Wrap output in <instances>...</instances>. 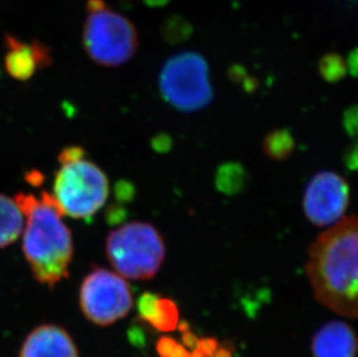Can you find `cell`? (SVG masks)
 <instances>
[{
	"label": "cell",
	"instance_id": "cell-1",
	"mask_svg": "<svg viewBox=\"0 0 358 357\" xmlns=\"http://www.w3.org/2000/svg\"><path fill=\"white\" fill-rule=\"evenodd\" d=\"M306 272L319 303L358 319V216L321 233L308 250Z\"/></svg>",
	"mask_w": 358,
	"mask_h": 357
},
{
	"label": "cell",
	"instance_id": "cell-2",
	"mask_svg": "<svg viewBox=\"0 0 358 357\" xmlns=\"http://www.w3.org/2000/svg\"><path fill=\"white\" fill-rule=\"evenodd\" d=\"M15 202L27 218L22 250L35 280L52 289L69 277L73 258L71 231L62 219L54 196L41 192V199L20 192Z\"/></svg>",
	"mask_w": 358,
	"mask_h": 357
},
{
	"label": "cell",
	"instance_id": "cell-3",
	"mask_svg": "<svg viewBox=\"0 0 358 357\" xmlns=\"http://www.w3.org/2000/svg\"><path fill=\"white\" fill-rule=\"evenodd\" d=\"M106 253L121 276L145 281L159 272L166 247L162 234L152 224L132 222L109 233Z\"/></svg>",
	"mask_w": 358,
	"mask_h": 357
},
{
	"label": "cell",
	"instance_id": "cell-4",
	"mask_svg": "<svg viewBox=\"0 0 358 357\" xmlns=\"http://www.w3.org/2000/svg\"><path fill=\"white\" fill-rule=\"evenodd\" d=\"M54 183L55 201L62 215L91 219L108 199V178L100 167L84 158L61 164Z\"/></svg>",
	"mask_w": 358,
	"mask_h": 357
},
{
	"label": "cell",
	"instance_id": "cell-5",
	"mask_svg": "<svg viewBox=\"0 0 358 357\" xmlns=\"http://www.w3.org/2000/svg\"><path fill=\"white\" fill-rule=\"evenodd\" d=\"M159 90L165 102L178 111L193 113L206 108L213 98L206 58L194 51L172 56L160 71Z\"/></svg>",
	"mask_w": 358,
	"mask_h": 357
},
{
	"label": "cell",
	"instance_id": "cell-6",
	"mask_svg": "<svg viewBox=\"0 0 358 357\" xmlns=\"http://www.w3.org/2000/svg\"><path fill=\"white\" fill-rule=\"evenodd\" d=\"M83 43L92 61L115 68L134 57L138 49V34L131 21L106 8L88 15Z\"/></svg>",
	"mask_w": 358,
	"mask_h": 357
},
{
	"label": "cell",
	"instance_id": "cell-7",
	"mask_svg": "<svg viewBox=\"0 0 358 357\" xmlns=\"http://www.w3.org/2000/svg\"><path fill=\"white\" fill-rule=\"evenodd\" d=\"M124 277L105 268H94L85 277L79 293L81 311L98 326H109L124 318L134 305Z\"/></svg>",
	"mask_w": 358,
	"mask_h": 357
},
{
	"label": "cell",
	"instance_id": "cell-8",
	"mask_svg": "<svg viewBox=\"0 0 358 357\" xmlns=\"http://www.w3.org/2000/svg\"><path fill=\"white\" fill-rule=\"evenodd\" d=\"M350 189L343 176L331 171L319 172L305 189L303 208L306 218L320 226L340 222L348 209Z\"/></svg>",
	"mask_w": 358,
	"mask_h": 357
},
{
	"label": "cell",
	"instance_id": "cell-9",
	"mask_svg": "<svg viewBox=\"0 0 358 357\" xmlns=\"http://www.w3.org/2000/svg\"><path fill=\"white\" fill-rule=\"evenodd\" d=\"M3 46L8 49L5 55V69L17 80H29L38 69L52 64L50 48L38 40L26 43L13 35L5 34Z\"/></svg>",
	"mask_w": 358,
	"mask_h": 357
},
{
	"label": "cell",
	"instance_id": "cell-10",
	"mask_svg": "<svg viewBox=\"0 0 358 357\" xmlns=\"http://www.w3.org/2000/svg\"><path fill=\"white\" fill-rule=\"evenodd\" d=\"M75 341L68 330L56 325H41L24 339L20 357H78Z\"/></svg>",
	"mask_w": 358,
	"mask_h": 357
},
{
	"label": "cell",
	"instance_id": "cell-11",
	"mask_svg": "<svg viewBox=\"0 0 358 357\" xmlns=\"http://www.w3.org/2000/svg\"><path fill=\"white\" fill-rule=\"evenodd\" d=\"M312 353L313 357H357V335L345 321H329L315 333Z\"/></svg>",
	"mask_w": 358,
	"mask_h": 357
},
{
	"label": "cell",
	"instance_id": "cell-12",
	"mask_svg": "<svg viewBox=\"0 0 358 357\" xmlns=\"http://www.w3.org/2000/svg\"><path fill=\"white\" fill-rule=\"evenodd\" d=\"M139 318L162 332H172L178 328L179 310L169 298L153 293H144L137 302Z\"/></svg>",
	"mask_w": 358,
	"mask_h": 357
},
{
	"label": "cell",
	"instance_id": "cell-13",
	"mask_svg": "<svg viewBox=\"0 0 358 357\" xmlns=\"http://www.w3.org/2000/svg\"><path fill=\"white\" fill-rule=\"evenodd\" d=\"M24 214L15 200L0 194V248L10 246L20 237Z\"/></svg>",
	"mask_w": 358,
	"mask_h": 357
},
{
	"label": "cell",
	"instance_id": "cell-14",
	"mask_svg": "<svg viewBox=\"0 0 358 357\" xmlns=\"http://www.w3.org/2000/svg\"><path fill=\"white\" fill-rule=\"evenodd\" d=\"M294 150V139L287 130H275L266 136L264 151L273 160L282 162L289 158Z\"/></svg>",
	"mask_w": 358,
	"mask_h": 357
},
{
	"label": "cell",
	"instance_id": "cell-15",
	"mask_svg": "<svg viewBox=\"0 0 358 357\" xmlns=\"http://www.w3.org/2000/svg\"><path fill=\"white\" fill-rule=\"evenodd\" d=\"M246 183L247 173L239 164H227L217 173V188L225 194H238L246 187Z\"/></svg>",
	"mask_w": 358,
	"mask_h": 357
},
{
	"label": "cell",
	"instance_id": "cell-16",
	"mask_svg": "<svg viewBox=\"0 0 358 357\" xmlns=\"http://www.w3.org/2000/svg\"><path fill=\"white\" fill-rule=\"evenodd\" d=\"M160 33L167 43L181 44L193 35V24L181 15H172L164 20Z\"/></svg>",
	"mask_w": 358,
	"mask_h": 357
},
{
	"label": "cell",
	"instance_id": "cell-17",
	"mask_svg": "<svg viewBox=\"0 0 358 357\" xmlns=\"http://www.w3.org/2000/svg\"><path fill=\"white\" fill-rule=\"evenodd\" d=\"M319 72L321 77L328 83H336L345 77L347 63L338 54L324 55L319 62Z\"/></svg>",
	"mask_w": 358,
	"mask_h": 357
},
{
	"label": "cell",
	"instance_id": "cell-18",
	"mask_svg": "<svg viewBox=\"0 0 358 357\" xmlns=\"http://www.w3.org/2000/svg\"><path fill=\"white\" fill-rule=\"evenodd\" d=\"M343 123L348 135L358 141V106L349 108L345 111Z\"/></svg>",
	"mask_w": 358,
	"mask_h": 357
},
{
	"label": "cell",
	"instance_id": "cell-19",
	"mask_svg": "<svg viewBox=\"0 0 358 357\" xmlns=\"http://www.w3.org/2000/svg\"><path fill=\"white\" fill-rule=\"evenodd\" d=\"M84 157V148L73 145V146H69V148L62 150L61 153L58 155V160H59L61 164H65V162H76V160L83 159Z\"/></svg>",
	"mask_w": 358,
	"mask_h": 357
},
{
	"label": "cell",
	"instance_id": "cell-20",
	"mask_svg": "<svg viewBox=\"0 0 358 357\" xmlns=\"http://www.w3.org/2000/svg\"><path fill=\"white\" fill-rule=\"evenodd\" d=\"M115 192L117 200L128 202L130 200L134 199V196H135V187L129 181H120L116 185Z\"/></svg>",
	"mask_w": 358,
	"mask_h": 357
},
{
	"label": "cell",
	"instance_id": "cell-21",
	"mask_svg": "<svg viewBox=\"0 0 358 357\" xmlns=\"http://www.w3.org/2000/svg\"><path fill=\"white\" fill-rule=\"evenodd\" d=\"M218 347H220V344L216 337H203V339H199L196 348H199V351L208 357L213 356Z\"/></svg>",
	"mask_w": 358,
	"mask_h": 357
},
{
	"label": "cell",
	"instance_id": "cell-22",
	"mask_svg": "<svg viewBox=\"0 0 358 357\" xmlns=\"http://www.w3.org/2000/svg\"><path fill=\"white\" fill-rule=\"evenodd\" d=\"M178 341L174 340L172 337H162L158 342H157V353L160 357H167L171 354V351L176 348Z\"/></svg>",
	"mask_w": 358,
	"mask_h": 357
},
{
	"label": "cell",
	"instance_id": "cell-23",
	"mask_svg": "<svg viewBox=\"0 0 358 357\" xmlns=\"http://www.w3.org/2000/svg\"><path fill=\"white\" fill-rule=\"evenodd\" d=\"M129 340L135 347H144L146 344L145 333L138 326H132L128 332Z\"/></svg>",
	"mask_w": 358,
	"mask_h": 357
},
{
	"label": "cell",
	"instance_id": "cell-24",
	"mask_svg": "<svg viewBox=\"0 0 358 357\" xmlns=\"http://www.w3.org/2000/svg\"><path fill=\"white\" fill-rule=\"evenodd\" d=\"M345 162L349 169H358V145H354L345 152Z\"/></svg>",
	"mask_w": 358,
	"mask_h": 357
},
{
	"label": "cell",
	"instance_id": "cell-25",
	"mask_svg": "<svg viewBox=\"0 0 358 357\" xmlns=\"http://www.w3.org/2000/svg\"><path fill=\"white\" fill-rule=\"evenodd\" d=\"M181 339H182L183 346L186 348H190V349H195L197 344H199V339L196 334H194L192 330H187V332L182 333Z\"/></svg>",
	"mask_w": 358,
	"mask_h": 357
},
{
	"label": "cell",
	"instance_id": "cell-26",
	"mask_svg": "<svg viewBox=\"0 0 358 357\" xmlns=\"http://www.w3.org/2000/svg\"><path fill=\"white\" fill-rule=\"evenodd\" d=\"M106 8H107V5H106L105 0H87V3H86V10L90 14L98 13Z\"/></svg>",
	"mask_w": 358,
	"mask_h": 357
},
{
	"label": "cell",
	"instance_id": "cell-27",
	"mask_svg": "<svg viewBox=\"0 0 358 357\" xmlns=\"http://www.w3.org/2000/svg\"><path fill=\"white\" fill-rule=\"evenodd\" d=\"M347 68H349V71L352 72V76H358V48L349 54Z\"/></svg>",
	"mask_w": 358,
	"mask_h": 357
},
{
	"label": "cell",
	"instance_id": "cell-28",
	"mask_svg": "<svg viewBox=\"0 0 358 357\" xmlns=\"http://www.w3.org/2000/svg\"><path fill=\"white\" fill-rule=\"evenodd\" d=\"M26 181L28 183H31V186H35V187H38V186L42 185L44 181V176L40 171H31V172H28L26 174Z\"/></svg>",
	"mask_w": 358,
	"mask_h": 357
},
{
	"label": "cell",
	"instance_id": "cell-29",
	"mask_svg": "<svg viewBox=\"0 0 358 357\" xmlns=\"http://www.w3.org/2000/svg\"><path fill=\"white\" fill-rule=\"evenodd\" d=\"M171 144H172L171 139H169L166 135L158 136V137L155 139V142H153V146H155L157 151L159 152L167 151L169 146H171Z\"/></svg>",
	"mask_w": 358,
	"mask_h": 357
},
{
	"label": "cell",
	"instance_id": "cell-30",
	"mask_svg": "<svg viewBox=\"0 0 358 357\" xmlns=\"http://www.w3.org/2000/svg\"><path fill=\"white\" fill-rule=\"evenodd\" d=\"M167 357H190L189 351L182 344H178Z\"/></svg>",
	"mask_w": 358,
	"mask_h": 357
},
{
	"label": "cell",
	"instance_id": "cell-31",
	"mask_svg": "<svg viewBox=\"0 0 358 357\" xmlns=\"http://www.w3.org/2000/svg\"><path fill=\"white\" fill-rule=\"evenodd\" d=\"M171 0H143V3L150 7H162L166 6Z\"/></svg>",
	"mask_w": 358,
	"mask_h": 357
},
{
	"label": "cell",
	"instance_id": "cell-32",
	"mask_svg": "<svg viewBox=\"0 0 358 357\" xmlns=\"http://www.w3.org/2000/svg\"><path fill=\"white\" fill-rule=\"evenodd\" d=\"M211 357H232V351H230V348L227 347H218L215 354Z\"/></svg>",
	"mask_w": 358,
	"mask_h": 357
},
{
	"label": "cell",
	"instance_id": "cell-33",
	"mask_svg": "<svg viewBox=\"0 0 358 357\" xmlns=\"http://www.w3.org/2000/svg\"><path fill=\"white\" fill-rule=\"evenodd\" d=\"M178 330H179L181 333H185L187 330H190V325L188 323V321H180V323H178Z\"/></svg>",
	"mask_w": 358,
	"mask_h": 357
},
{
	"label": "cell",
	"instance_id": "cell-34",
	"mask_svg": "<svg viewBox=\"0 0 358 357\" xmlns=\"http://www.w3.org/2000/svg\"><path fill=\"white\" fill-rule=\"evenodd\" d=\"M190 357H206V355L203 354L202 351H199V348H195L193 353L190 354Z\"/></svg>",
	"mask_w": 358,
	"mask_h": 357
}]
</instances>
